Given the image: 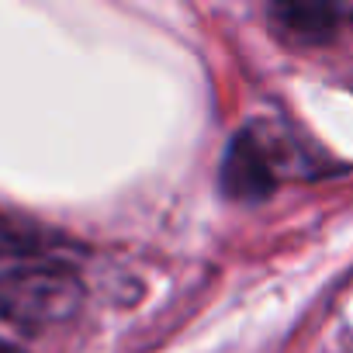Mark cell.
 <instances>
[{"label": "cell", "mask_w": 353, "mask_h": 353, "mask_svg": "<svg viewBox=\"0 0 353 353\" xmlns=\"http://www.w3.org/2000/svg\"><path fill=\"white\" fill-rule=\"evenodd\" d=\"M83 298L87 288L66 263H28L0 274V319L25 332L70 322Z\"/></svg>", "instance_id": "cell-1"}, {"label": "cell", "mask_w": 353, "mask_h": 353, "mask_svg": "<svg viewBox=\"0 0 353 353\" xmlns=\"http://www.w3.org/2000/svg\"><path fill=\"white\" fill-rule=\"evenodd\" d=\"M294 173V156L288 142L270 125L243 128L222 163V191L232 201H263L281 176Z\"/></svg>", "instance_id": "cell-2"}, {"label": "cell", "mask_w": 353, "mask_h": 353, "mask_svg": "<svg viewBox=\"0 0 353 353\" xmlns=\"http://www.w3.org/2000/svg\"><path fill=\"white\" fill-rule=\"evenodd\" d=\"M336 18H339V8H325V4H277V8H270L274 28L294 46H319V42L332 39Z\"/></svg>", "instance_id": "cell-3"}, {"label": "cell", "mask_w": 353, "mask_h": 353, "mask_svg": "<svg viewBox=\"0 0 353 353\" xmlns=\"http://www.w3.org/2000/svg\"><path fill=\"white\" fill-rule=\"evenodd\" d=\"M46 236L35 229V225H25V222H14V219H4L0 215V256H28V253H46Z\"/></svg>", "instance_id": "cell-4"}, {"label": "cell", "mask_w": 353, "mask_h": 353, "mask_svg": "<svg viewBox=\"0 0 353 353\" xmlns=\"http://www.w3.org/2000/svg\"><path fill=\"white\" fill-rule=\"evenodd\" d=\"M0 353H25V350H18V346L8 343V339H0Z\"/></svg>", "instance_id": "cell-5"}, {"label": "cell", "mask_w": 353, "mask_h": 353, "mask_svg": "<svg viewBox=\"0 0 353 353\" xmlns=\"http://www.w3.org/2000/svg\"><path fill=\"white\" fill-rule=\"evenodd\" d=\"M350 18H353V11H350Z\"/></svg>", "instance_id": "cell-6"}]
</instances>
